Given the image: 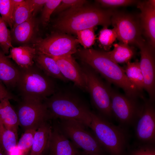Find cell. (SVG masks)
I'll use <instances>...</instances> for the list:
<instances>
[{
	"instance_id": "8992f818",
	"label": "cell",
	"mask_w": 155,
	"mask_h": 155,
	"mask_svg": "<svg viewBox=\"0 0 155 155\" xmlns=\"http://www.w3.org/2000/svg\"><path fill=\"white\" fill-rule=\"evenodd\" d=\"M61 130L84 155H103L104 151L89 127L73 119L55 120Z\"/></svg>"
},
{
	"instance_id": "4dcf8cb0",
	"label": "cell",
	"mask_w": 155,
	"mask_h": 155,
	"mask_svg": "<svg viewBox=\"0 0 155 155\" xmlns=\"http://www.w3.org/2000/svg\"><path fill=\"white\" fill-rule=\"evenodd\" d=\"M36 130L29 129L25 130L18 142L17 148L23 152H27L32 148Z\"/></svg>"
},
{
	"instance_id": "d4e9b609",
	"label": "cell",
	"mask_w": 155,
	"mask_h": 155,
	"mask_svg": "<svg viewBox=\"0 0 155 155\" xmlns=\"http://www.w3.org/2000/svg\"><path fill=\"white\" fill-rule=\"evenodd\" d=\"M123 68L127 78L138 90L140 91L144 89V78L139 62L137 61L133 62H128Z\"/></svg>"
},
{
	"instance_id": "60d3db41",
	"label": "cell",
	"mask_w": 155,
	"mask_h": 155,
	"mask_svg": "<svg viewBox=\"0 0 155 155\" xmlns=\"http://www.w3.org/2000/svg\"></svg>"
},
{
	"instance_id": "f1b7e54d",
	"label": "cell",
	"mask_w": 155,
	"mask_h": 155,
	"mask_svg": "<svg viewBox=\"0 0 155 155\" xmlns=\"http://www.w3.org/2000/svg\"><path fill=\"white\" fill-rule=\"evenodd\" d=\"M13 14L12 0H0V16L11 29L13 27Z\"/></svg>"
},
{
	"instance_id": "d6a6232c",
	"label": "cell",
	"mask_w": 155,
	"mask_h": 155,
	"mask_svg": "<svg viewBox=\"0 0 155 155\" xmlns=\"http://www.w3.org/2000/svg\"><path fill=\"white\" fill-rule=\"evenodd\" d=\"M129 155H155V144L139 142L130 150Z\"/></svg>"
},
{
	"instance_id": "6da1fadb",
	"label": "cell",
	"mask_w": 155,
	"mask_h": 155,
	"mask_svg": "<svg viewBox=\"0 0 155 155\" xmlns=\"http://www.w3.org/2000/svg\"><path fill=\"white\" fill-rule=\"evenodd\" d=\"M114 11L94 6L84 5L70 8L61 13L54 27L63 32L75 34L98 25L108 27L111 24Z\"/></svg>"
},
{
	"instance_id": "7c38bea8",
	"label": "cell",
	"mask_w": 155,
	"mask_h": 155,
	"mask_svg": "<svg viewBox=\"0 0 155 155\" xmlns=\"http://www.w3.org/2000/svg\"><path fill=\"white\" fill-rule=\"evenodd\" d=\"M152 103L149 101L143 105L134 125L135 135L140 143L155 144V110Z\"/></svg>"
},
{
	"instance_id": "d590c367",
	"label": "cell",
	"mask_w": 155,
	"mask_h": 155,
	"mask_svg": "<svg viewBox=\"0 0 155 155\" xmlns=\"http://www.w3.org/2000/svg\"><path fill=\"white\" fill-rule=\"evenodd\" d=\"M5 99L17 100V98L10 93L0 81V102Z\"/></svg>"
},
{
	"instance_id": "7a4b0ae2",
	"label": "cell",
	"mask_w": 155,
	"mask_h": 155,
	"mask_svg": "<svg viewBox=\"0 0 155 155\" xmlns=\"http://www.w3.org/2000/svg\"><path fill=\"white\" fill-rule=\"evenodd\" d=\"M76 53L84 63L109 82L122 88L125 96L136 99L139 91L127 78L123 68L110 59L103 51L84 48L78 50Z\"/></svg>"
},
{
	"instance_id": "4316f807",
	"label": "cell",
	"mask_w": 155,
	"mask_h": 155,
	"mask_svg": "<svg viewBox=\"0 0 155 155\" xmlns=\"http://www.w3.org/2000/svg\"><path fill=\"white\" fill-rule=\"evenodd\" d=\"M117 38L115 28L110 29L104 27L99 32L98 40L100 47L104 50V51H108Z\"/></svg>"
},
{
	"instance_id": "ac0fdd59",
	"label": "cell",
	"mask_w": 155,
	"mask_h": 155,
	"mask_svg": "<svg viewBox=\"0 0 155 155\" xmlns=\"http://www.w3.org/2000/svg\"><path fill=\"white\" fill-rule=\"evenodd\" d=\"M20 73L19 67L0 50V81L7 87H16Z\"/></svg>"
},
{
	"instance_id": "e0dca14e",
	"label": "cell",
	"mask_w": 155,
	"mask_h": 155,
	"mask_svg": "<svg viewBox=\"0 0 155 155\" xmlns=\"http://www.w3.org/2000/svg\"><path fill=\"white\" fill-rule=\"evenodd\" d=\"M47 121L36 130L30 155H44L49 151L52 132V125Z\"/></svg>"
},
{
	"instance_id": "ffe728a7",
	"label": "cell",
	"mask_w": 155,
	"mask_h": 155,
	"mask_svg": "<svg viewBox=\"0 0 155 155\" xmlns=\"http://www.w3.org/2000/svg\"><path fill=\"white\" fill-rule=\"evenodd\" d=\"M34 61L36 65L47 76L64 82L68 81L61 73L56 61L53 58L36 52Z\"/></svg>"
},
{
	"instance_id": "52a82bcc",
	"label": "cell",
	"mask_w": 155,
	"mask_h": 155,
	"mask_svg": "<svg viewBox=\"0 0 155 155\" xmlns=\"http://www.w3.org/2000/svg\"><path fill=\"white\" fill-rule=\"evenodd\" d=\"M86 81L87 91L98 114L110 121L113 116L111 108L110 88L99 78L96 72L84 63L81 67Z\"/></svg>"
},
{
	"instance_id": "2e32d148",
	"label": "cell",
	"mask_w": 155,
	"mask_h": 155,
	"mask_svg": "<svg viewBox=\"0 0 155 155\" xmlns=\"http://www.w3.org/2000/svg\"><path fill=\"white\" fill-rule=\"evenodd\" d=\"M155 1H139L137 7L141 10L140 23L142 32L154 50L155 46Z\"/></svg>"
},
{
	"instance_id": "484cf974",
	"label": "cell",
	"mask_w": 155,
	"mask_h": 155,
	"mask_svg": "<svg viewBox=\"0 0 155 155\" xmlns=\"http://www.w3.org/2000/svg\"><path fill=\"white\" fill-rule=\"evenodd\" d=\"M32 13L29 0H24L13 11V28L28 19L32 15Z\"/></svg>"
},
{
	"instance_id": "9c48e42d",
	"label": "cell",
	"mask_w": 155,
	"mask_h": 155,
	"mask_svg": "<svg viewBox=\"0 0 155 155\" xmlns=\"http://www.w3.org/2000/svg\"><path fill=\"white\" fill-rule=\"evenodd\" d=\"M79 43L77 39L72 36L56 33L37 39L33 47L38 53L51 57H58L76 53Z\"/></svg>"
},
{
	"instance_id": "d6986e66",
	"label": "cell",
	"mask_w": 155,
	"mask_h": 155,
	"mask_svg": "<svg viewBox=\"0 0 155 155\" xmlns=\"http://www.w3.org/2000/svg\"><path fill=\"white\" fill-rule=\"evenodd\" d=\"M7 56L12 59L17 64L19 68L26 69L34 64V59L36 53L35 48L28 46L12 47Z\"/></svg>"
},
{
	"instance_id": "1f68e13d",
	"label": "cell",
	"mask_w": 155,
	"mask_h": 155,
	"mask_svg": "<svg viewBox=\"0 0 155 155\" xmlns=\"http://www.w3.org/2000/svg\"><path fill=\"white\" fill-rule=\"evenodd\" d=\"M61 1V0H47L42 10L41 20L43 25L48 24L51 14Z\"/></svg>"
},
{
	"instance_id": "83f0119b",
	"label": "cell",
	"mask_w": 155,
	"mask_h": 155,
	"mask_svg": "<svg viewBox=\"0 0 155 155\" xmlns=\"http://www.w3.org/2000/svg\"><path fill=\"white\" fill-rule=\"evenodd\" d=\"M7 27L0 16V47L5 54H8L13 47L11 32Z\"/></svg>"
},
{
	"instance_id": "30bf717a",
	"label": "cell",
	"mask_w": 155,
	"mask_h": 155,
	"mask_svg": "<svg viewBox=\"0 0 155 155\" xmlns=\"http://www.w3.org/2000/svg\"><path fill=\"white\" fill-rule=\"evenodd\" d=\"M110 91L112 112L119 125L126 128L134 125L141 113L143 105H140L136 99L113 91L110 88Z\"/></svg>"
},
{
	"instance_id": "ba28073f",
	"label": "cell",
	"mask_w": 155,
	"mask_h": 155,
	"mask_svg": "<svg viewBox=\"0 0 155 155\" xmlns=\"http://www.w3.org/2000/svg\"><path fill=\"white\" fill-rule=\"evenodd\" d=\"M111 21L120 42L139 48L146 44L140 20L133 15L114 11Z\"/></svg>"
},
{
	"instance_id": "8d00e7d4",
	"label": "cell",
	"mask_w": 155,
	"mask_h": 155,
	"mask_svg": "<svg viewBox=\"0 0 155 155\" xmlns=\"http://www.w3.org/2000/svg\"><path fill=\"white\" fill-rule=\"evenodd\" d=\"M29 1L32 8V15L34 16L38 11L42 10L47 0H29Z\"/></svg>"
},
{
	"instance_id": "8fae6325",
	"label": "cell",
	"mask_w": 155,
	"mask_h": 155,
	"mask_svg": "<svg viewBox=\"0 0 155 155\" xmlns=\"http://www.w3.org/2000/svg\"><path fill=\"white\" fill-rule=\"evenodd\" d=\"M19 125L25 130L38 129L51 120L43 101L22 100L17 111Z\"/></svg>"
},
{
	"instance_id": "f35d334b",
	"label": "cell",
	"mask_w": 155,
	"mask_h": 155,
	"mask_svg": "<svg viewBox=\"0 0 155 155\" xmlns=\"http://www.w3.org/2000/svg\"><path fill=\"white\" fill-rule=\"evenodd\" d=\"M0 155H6V154L0 148Z\"/></svg>"
},
{
	"instance_id": "4fadbf2b",
	"label": "cell",
	"mask_w": 155,
	"mask_h": 155,
	"mask_svg": "<svg viewBox=\"0 0 155 155\" xmlns=\"http://www.w3.org/2000/svg\"><path fill=\"white\" fill-rule=\"evenodd\" d=\"M140 49V67L143 76L144 89L149 96L150 102L153 103L155 98V68L154 50L146 44L139 48Z\"/></svg>"
},
{
	"instance_id": "7402d4cb",
	"label": "cell",
	"mask_w": 155,
	"mask_h": 155,
	"mask_svg": "<svg viewBox=\"0 0 155 155\" xmlns=\"http://www.w3.org/2000/svg\"><path fill=\"white\" fill-rule=\"evenodd\" d=\"M0 120L7 129L18 134V115L8 99L0 102Z\"/></svg>"
},
{
	"instance_id": "603a6c76",
	"label": "cell",
	"mask_w": 155,
	"mask_h": 155,
	"mask_svg": "<svg viewBox=\"0 0 155 155\" xmlns=\"http://www.w3.org/2000/svg\"><path fill=\"white\" fill-rule=\"evenodd\" d=\"M113 45L114 49L112 51H103L107 57L117 64L130 61L134 55L133 48L128 44L120 42L113 44Z\"/></svg>"
},
{
	"instance_id": "ab89813d",
	"label": "cell",
	"mask_w": 155,
	"mask_h": 155,
	"mask_svg": "<svg viewBox=\"0 0 155 155\" xmlns=\"http://www.w3.org/2000/svg\"><path fill=\"white\" fill-rule=\"evenodd\" d=\"M21 155H24V154H22Z\"/></svg>"
},
{
	"instance_id": "cb8c5ba5",
	"label": "cell",
	"mask_w": 155,
	"mask_h": 155,
	"mask_svg": "<svg viewBox=\"0 0 155 155\" xmlns=\"http://www.w3.org/2000/svg\"><path fill=\"white\" fill-rule=\"evenodd\" d=\"M18 134L7 129L0 120V148L10 155L18 143Z\"/></svg>"
},
{
	"instance_id": "e575fe53",
	"label": "cell",
	"mask_w": 155,
	"mask_h": 155,
	"mask_svg": "<svg viewBox=\"0 0 155 155\" xmlns=\"http://www.w3.org/2000/svg\"><path fill=\"white\" fill-rule=\"evenodd\" d=\"M87 2L84 0H61L53 13H61L65 10L81 6L84 5Z\"/></svg>"
},
{
	"instance_id": "3957f363",
	"label": "cell",
	"mask_w": 155,
	"mask_h": 155,
	"mask_svg": "<svg viewBox=\"0 0 155 155\" xmlns=\"http://www.w3.org/2000/svg\"><path fill=\"white\" fill-rule=\"evenodd\" d=\"M51 119H73L89 128L92 111L83 100L68 92L56 91L43 101Z\"/></svg>"
},
{
	"instance_id": "44dd1931",
	"label": "cell",
	"mask_w": 155,
	"mask_h": 155,
	"mask_svg": "<svg viewBox=\"0 0 155 155\" xmlns=\"http://www.w3.org/2000/svg\"><path fill=\"white\" fill-rule=\"evenodd\" d=\"M36 24L34 16L32 15L26 21L16 26L11 29L14 40L16 42L24 43L30 41L34 34Z\"/></svg>"
},
{
	"instance_id": "74e56055",
	"label": "cell",
	"mask_w": 155,
	"mask_h": 155,
	"mask_svg": "<svg viewBox=\"0 0 155 155\" xmlns=\"http://www.w3.org/2000/svg\"><path fill=\"white\" fill-rule=\"evenodd\" d=\"M13 8V12L14 10L18 7L24 0H12Z\"/></svg>"
},
{
	"instance_id": "836d02e7",
	"label": "cell",
	"mask_w": 155,
	"mask_h": 155,
	"mask_svg": "<svg viewBox=\"0 0 155 155\" xmlns=\"http://www.w3.org/2000/svg\"><path fill=\"white\" fill-rule=\"evenodd\" d=\"M96 1L103 7L111 8L129 6L137 3L139 1L133 0H98Z\"/></svg>"
},
{
	"instance_id": "f546056e",
	"label": "cell",
	"mask_w": 155,
	"mask_h": 155,
	"mask_svg": "<svg viewBox=\"0 0 155 155\" xmlns=\"http://www.w3.org/2000/svg\"><path fill=\"white\" fill-rule=\"evenodd\" d=\"M94 28L80 30L76 33L79 43L83 46L84 49H90L95 42L96 36Z\"/></svg>"
},
{
	"instance_id": "277c9868",
	"label": "cell",
	"mask_w": 155,
	"mask_h": 155,
	"mask_svg": "<svg viewBox=\"0 0 155 155\" xmlns=\"http://www.w3.org/2000/svg\"><path fill=\"white\" fill-rule=\"evenodd\" d=\"M89 128L104 151L110 155H125L129 134L127 128L117 126L92 111Z\"/></svg>"
},
{
	"instance_id": "9a60e30c",
	"label": "cell",
	"mask_w": 155,
	"mask_h": 155,
	"mask_svg": "<svg viewBox=\"0 0 155 155\" xmlns=\"http://www.w3.org/2000/svg\"><path fill=\"white\" fill-rule=\"evenodd\" d=\"M52 124V132L49 151L50 155H83L61 130L55 120Z\"/></svg>"
},
{
	"instance_id": "5bb4252c",
	"label": "cell",
	"mask_w": 155,
	"mask_h": 155,
	"mask_svg": "<svg viewBox=\"0 0 155 155\" xmlns=\"http://www.w3.org/2000/svg\"><path fill=\"white\" fill-rule=\"evenodd\" d=\"M56 61L63 76L68 81L84 91H87L86 84L81 67L72 55L51 57Z\"/></svg>"
},
{
	"instance_id": "5b68a950",
	"label": "cell",
	"mask_w": 155,
	"mask_h": 155,
	"mask_svg": "<svg viewBox=\"0 0 155 155\" xmlns=\"http://www.w3.org/2000/svg\"><path fill=\"white\" fill-rule=\"evenodd\" d=\"M19 69L20 75L16 87L22 100L43 101L57 91L52 78L46 75L36 65L27 69Z\"/></svg>"
}]
</instances>
